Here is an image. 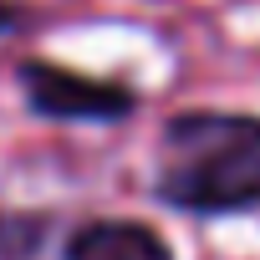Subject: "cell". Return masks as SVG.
<instances>
[{"mask_svg":"<svg viewBox=\"0 0 260 260\" xmlns=\"http://www.w3.org/2000/svg\"><path fill=\"white\" fill-rule=\"evenodd\" d=\"M153 189L184 214L260 209V117L179 112L158 138Z\"/></svg>","mask_w":260,"mask_h":260,"instance_id":"cell-1","label":"cell"},{"mask_svg":"<svg viewBox=\"0 0 260 260\" xmlns=\"http://www.w3.org/2000/svg\"><path fill=\"white\" fill-rule=\"evenodd\" d=\"M21 87L41 117H61V122H112V117H127L138 102L122 82L77 77L56 61H21Z\"/></svg>","mask_w":260,"mask_h":260,"instance_id":"cell-2","label":"cell"},{"mask_svg":"<svg viewBox=\"0 0 260 260\" xmlns=\"http://www.w3.org/2000/svg\"><path fill=\"white\" fill-rule=\"evenodd\" d=\"M67 260H174V250L138 219H92L67 240Z\"/></svg>","mask_w":260,"mask_h":260,"instance_id":"cell-3","label":"cell"},{"mask_svg":"<svg viewBox=\"0 0 260 260\" xmlns=\"http://www.w3.org/2000/svg\"><path fill=\"white\" fill-rule=\"evenodd\" d=\"M21 21H26V11L16 6V0H0V36H6V31H16Z\"/></svg>","mask_w":260,"mask_h":260,"instance_id":"cell-4","label":"cell"}]
</instances>
